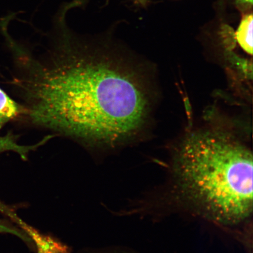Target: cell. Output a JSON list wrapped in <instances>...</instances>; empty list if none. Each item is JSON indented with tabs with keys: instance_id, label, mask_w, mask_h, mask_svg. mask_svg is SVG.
Returning a JSON list of instances; mask_svg holds the SVG:
<instances>
[{
	"instance_id": "9c48e42d",
	"label": "cell",
	"mask_w": 253,
	"mask_h": 253,
	"mask_svg": "<svg viewBox=\"0 0 253 253\" xmlns=\"http://www.w3.org/2000/svg\"><path fill=\"white\" fill-rule=\"evenodd\" d=\"M233 1L239 10L244 14L248 13L253 7V0H233Z\"/></svg>"
},
{
	"instance_id": "8992f818",
	"label": "cell",
	"mask_w": 253,
	"mask_h": 253,
	"mask_svg": "<svg viewBox=\"0 0 253 253\" xmlns=\"http://www.w3.org/2000/svg\"><path fill=\"white\" fill-rule=\"evenodd\" d=\"M253 21L252 12L244 14L235 34L236 39L240 46L251 55L253 53Z\"/></svg>"
},
{
	"instance_id": "7a4b0ae2",
	"label": "cell",
	"mask_w": 253,
	"mask_h": 253,
	"mask_svg": "<svg viewBox=\"0 0 253 253\" xmlns=\"http://www.w3.org/2000/svg\"><path fill=\"white\" fill-rule=\"evenodd\" d=\"M252 152L229 131L199 129L183 139L174 153L172 173L182 201L206 219L225 226L253 213Z\"/></svg>"
},
{
	"instance_id": "52a82bcc",
	"label": "cell",
	"mask_w": 253,
	"mask_h": 253,
	"mask_svg": "<svg viewBox=\"0 0 253 253\" xmlns=\"http://www.w3.org/2000/svg\"><path fill=\"white\" fill-rule=\"evenodd\" d=\"M0 234H11L12 235L17 236L30 246H33L31 240L23 230L12 226L7 221L0 219Z\"/></svg>"
},
{
	"instance_id": "3957f363",
	"label": "cell",
	"mask_w": 253,
	"mask_h": 253,
	"mask_svg": "<svg viewBox=\"0 0 253 253\" xmlns=\"http://www.w3.org/2000/svg\"><path fill=\"white\" fill-rule=\"evenodd\" d=\"M21 229L31 240L36 253H72L67 245L25 223Z\"/></svg>"
},
{
	"instance_id": "5b68a950",
	"label": "cell",
	"mask_w": 253,
	"mask_h": 253,
	"mask_svg": "<svg viewBox=\"0 0 253 253\" xmlns=\"http://www.w3.org/2000/svg\"><path fill=\"white\" fill-rule=\"evenodd\" d=\"M53 135H48L38 143L31 145H21L18 143V136L12 132H8L4 136H0V154L7 151H12L19 154L23 160H27L30 152L36 150L42 145L46 143Z\"/></svg>"
},
{
	"instance_id": "6da1fadb",
	"label": "cell",
	"mask_w": 253,
	"mask_h": 253,
	"mask_svg": "<svg viewBox=\"0 0 253 253\" xmlns=\"http://www.w3.org/2000/svg\"><path fill=\"white\" fill-rule=\"evenodd\" d=\"M65 3L53 21L50 43L39 56L14 42L24 119L90 149L110 150L132 141L149 112L144 85L108 31L79 36L66 15L79 7Z\"/></svg>"
},
{
	"instance_id": "277c9868",
	"label": "cell",
	"mask_w": 253,
	"mask_h": 253,
	"mask_svg": "<svg viewBox=\"0 0 253 253\" xmlns=\"http://www.w3.org/2000/svg\"><path fill=\"white\" fill-rule=\"evenodd\" d=\"M25 109L0 88V130L11 122L24 119Z\"/></svg>"
},
{
	"instance_id": "30bf717a",
	"label": "cell",
	"mask_w": 253,
	"mask_h": 253,
	"mask_svg": "<svg viewBox=\"0 0 253 253\" xmlns=\"http://www.w3.org/2000/svg\"><path fill=\"white\" fill-rule=\"evenodd\" d=\"M137 2V4L142 6V7H145L148 4L149 0H134Z\"/></svg>"
},
{
	"instance_id": "ba28073f",
	"label": "cell",
	"mask_w": 253,
	"mask_h": 253,
	"mask_svg": "<svg viewBox=\"0 0 253 253\" xmlns=\"http://www.w3.org/2000/svg\"><path fill=\"white\" fill-rule=\"evenodd\" d=\"M79 253H138L130 249L121 247H111L103 249H90Z\"/></svg>"
}]
</instances>
